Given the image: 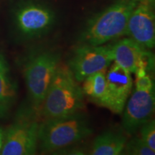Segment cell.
<instances>
[{"mask_svg": "<svg viewBox=\"0 0 155 155\" xmlns=\"http://www.w3.org/2000/svg\"><path fill=\"white\" fill-rule=\"evenodd\" d=\"M84 94L68 66L60 63L38 112L43 119L83 111Z\"/></svg>", "mask_w": 155, "mask_h": 155, "instance_id": "1", "label": "cell"}, {"mask_svg": "<svg viewBox=\"0 0 155 155\" xmlns=\"http://www.w3.org/2000/svg\"><path fill=\"white\" fill-rule=\"evenodd\" d=\"M139 0H116L91 17L78 38V45H101L126 35L127 22Z\"/></svg>", "mask_w": 155, "mask_h": 155, "instance_id": "2", "label": "cell"}, {"mask_svg": "<svg viewBox=\"0 0 155 155\" xmlns=\"http://www.w3.org/2000/svg\"><path fill=\"white\" fill-rule=\"evenodd\" d=\"M93 133L88 118L83 111L43 119L38 128V144L42 152H54L85 139Z\"/></svg>", "mask_w": 155, "mask_h": 155, "instance_id": "3", "label": "cell"}, {"mask_svg": "<svg viewBox=\"0 0 155 155\" xmlns=\"http://www.w3.org/2000/svg\"><path fill=\"white\" fill-rule=\"evenodd\" d=\"M61 55L49 48L31 51L23 63V75L32 108L38 112L58 65Z\"/></svg>", "mask_w": 155, "mask_h": 155, "instance_id": "4", "label": "cell"}, {"mask_svg": "<svg viewBox=\"0 0 155 155\" xmlns=\"http://www.w3.org/2000/svg\"><path fill=\"white\" fill-rule=\"evenodd\" d=\"M33 108L19 114L12 124L5 130V141L0 154H35L38 144L39 123Z\"/></svg>", "mask_w": 155, "mask_h": 155, "instance_id": "5", "label": "cell"}, {"mask_svg": "<svg viewBox=\"0 0 155 155\" xmlns=\"http://www.w3.org/2000/svg\"><path fill=\"white\" fill-rule=\"evenodd\" d=\"M114 61L112 44L78 45L69 61L68 68L77 82L93 73L104 71Z\"/></svg>", "mask_w": 155, "mask_h": 155, "instance_id": "6", "label": "cell"}, {"mask_svg": "<svg viewBox=\"0 0 155 155\" xmlns=\"http://www.w3.org/2000/svg\"><path fill=\"white\" fill-rule=\"evenodd\" d=\"M108 68L109 69L106 72L105 94L97 104L113 113L121 114L132 91L131 73L116 63Z\"/></svg>", "mask_w": 155, "mask_h": 155, "instance_id": "7", "label": "cell"}, {"mask_svg": "<svg viewBox=\"0 0 155 155\" xmlns=\"http://www.w3.org/2000/svg\"><path fill=\"white\" fill-rule=\"evenodd\" d=\"M154 0H139L127 22L126 35L147 49L155 45Z\"/></svg>", "mask_w": 155, "mask_h": 155, "instance_id": "8", "label": "cell"}, {"mask_svg": "<svg viewBox=\"0 0 155 155\" xmlns=\"http://www.w3.org/2000/svg\"><path fill=\"white\" fill-rule=\"evenodd\" d=\"M55 20L54 12L38 3L24 4L15 13V21L19 32L30 38L45 34L53 27Z\"/></svg>", "mask_w": 155, "mask_h": 155, "instance_id": "9", "label": "cell"}, {"mask_svg": "<svg viewBox=\"0 0 155 155\" xmlns=\"http://www.w3.org/2000/svg\"><path fill=\"white\" fill-rule=\"evenodd\" d=\"M154 88L148 91L134 89L123 110L122 127L128 134H133L147 121L152 119L154 111Z\"/></svg>", "mask_w": 155, "mask_h": 155, "instance_id": "10", "label": "cell"}, {"mask_svg": "<svg viewBox=\"0 0 155 155\" xmlns=\"http://www.w3.org/2000/svg\"><path fill=\"white\" fill-rule=\"evenodd\" d=\"M112 53L114 63L134 74L138 70L147 72L154 62L152 53L130 38L121 39L112 44Z\"/></svg>", "mask_w": 155, "mask_h": 155, "instance_id": "11", "label": "cell"}, {"mask_svg": "<svg viewBox=\"0 0 155 155\" xmlns=\"http://www.w3.org/2000/svg\"><path fill=\"white\" fill-rule=\"evenodd\" d=\"M17 85L10 75L5 56L0 53V116L5 117L17 96Z\"/></svg>", "mask_w": 155, "mask_h": 155, "instance_id": "12", "label": "cell"}, {"mask_svg": "<svg viewBox=\"0 0 155 155\" xmlns=\"http://www.w3.org/2000/svg\"><path fill=\"white\" fill-rule=\"evenodd\" d=\"M127 136L121 132L108 131L96 137L93 142L91 154H121L127 141Z\"/></svg>", "mask_w": 155, "mask_h": 155, "instance_id": "13", "label": "cell"}, {"mask_svg": "<svg viewBox=\"0 0 155 155\" xmlns=\"http://www.w3.org/2000/svg\"><path fill=\"white\" fill-rule=\"evenodd\" d=\"M106 72L99 71L87 76L83 81L82 90L83 94L86 95L91 100L98 103L104 96L106 86Z\"/></svg>", "mask_w": 155, "mask_h": 155, "instance_id": "14", "label": "cell"}, {"mask_svg": "<svg viewBox=\"0 0 155 155\" xmlns=\"http://www.w3.org/2000/svg\"><path fill=\"white\" fill-rule=\"evenodd\" d=\"M122 154L132 155H154L155 152L147 146L141 138L134 137L129 141H127Z\"/></svg>", "mask_w": 155, "mask_h": 155, "instance_id": "15", "label": "cell"}, {"mask_svg": "<svg viewBox=\"0 0 155 155\" xmlns=\"http://www.w3.org/2000/svg\"><path fill=\"white\" fill-rule=\"evenodd\" d=\"M140 134L142 141L155 152V121L150 119L140 127Z\"/></svg>", "mask_w": 155, "mask_h": 155, "instance_id": "16", "label": "cell"}, {"mask_svg": "<svg viewBox=\"0 0 155 155\" xmlns=\"http://www.w3.org/2000/svg\"><path fill=\"white\" fill-rule=\"evenodd\" d=\"M154 83L148 74L136 76L135 88L141 91H148L154 88Z\"/></svg>", "mask_w": 155, "mask_h": 155, "instance_id": "17", "label": "cell"}, {"mask_svg": "<svg viewBox=\"0 0 155 155\" xmlns=\"http://www.w3.org/2000/svg\"><path fill=\"white\" fill-rule=\"evenodd\" d=\"M5 130H4L3 128L0 127V152H1L4 145V141H5Z\"/></svg>", "mask_w": 155, "mask_h": 155, "instance_id": "18", "label": "cell"}]
</instances>
